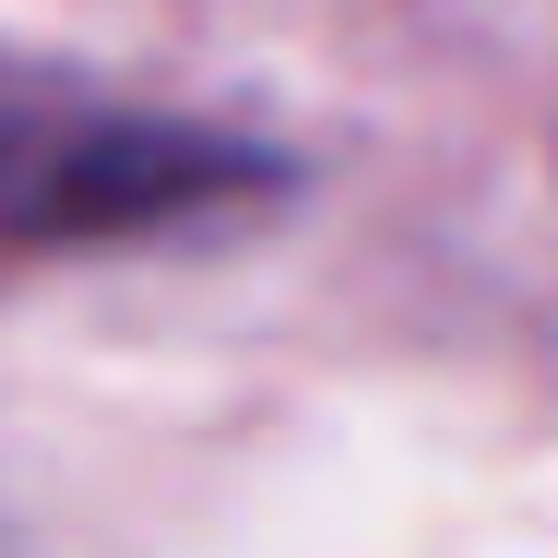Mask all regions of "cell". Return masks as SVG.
<instances>
[{"label":"cell","mask_w":558,"mask_h":558,"mask_svg":"<svg viewBox=\"0 0 558 558\" xmlns=\"http://www.w3.org/2000/svg\"><path fill=\"white\" fill-rule=\"evenodd\" d=\"M226 179H238L226 143L0 60V274L131 238V226H167L191 203H215Z\"/></svg>","instance_id":"obj_1"}]
</instances>
